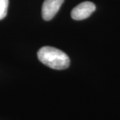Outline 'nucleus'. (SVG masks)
Instances as JSON below:
<instances>
[{"mask_svg":"<svg viewBox=\"0 0 120 120\" xmlns=\"http://www.w3.org/2000/svg\"><path fill=\"white\" fill-rule=\"evenodd\" d=\"M38 57L42 64L54 69H65L70 64V60L66 53L49 46L41 47L38 52Z\"/></svg>","mask_w":120,"mask_h":120,"instance_id":"f257e3e1","label":"nucleus"},{"mask_svg":"<svg viewBox=\"0 0 120 120\" xmlns=\"http://www.w3.org/2000/svg\"><path fill=\"white\" fill-rule=\"evenodd\" d=\"M95 5L91 1L82 2L72 9L71 15L75 20H82L89 17L95 11Z\"/></svg>","mask_w":120,"mask_h":120,"instance_id":"f03ea898","label":"nucleus"},{"mask_svg":"<svg viewBox=\"0 0 120 120\" xmlns=\"http://www.w3.org/2000/svg\"><path fill=\"white\" fill-rule=\"evenodd\" d=\"M64 1V0H45L41 9L43 19L51 20L57 13Z\"/></svg>","mask_w":120,"mask_h":120,"instance_id":"7ed1b4c3","label":"nucleus"},{"mask_svg":"<svg viewBox=\"0 0 120 120\" xmlns=\"http://www.w3.org/2000/svg\"><path fill=\"white\" fill-rule=\"evenodd\" d=\"M8 5L9 0H0V20L7 15Z\"/></svg>","mask_w":120,"mask_h":120,"instance_id":"20e7f679","label":"nucleus"}]
</instances>
